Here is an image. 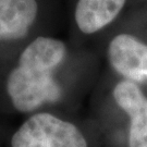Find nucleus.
Listing matches in <instances>:
<instances>
[{
    "mask_svg": "<svg viewBox=\"0 0 147 147\" xmlns=\"http://www.w3.org/2000/svg\"><path fill=\"white\" fill-rule=\"evenodd\" d=\"M65 55L64 42L51 37H37L27 45L7 81V92L16 110L31 112L60 99L61 89L53 72Z\"/></svg>",
    "mask_w": 147,
    "mask_h": 147,
    "instance_id": "obj_1",
    "label": "nucleus"
},
{
    "mask_svg": "<svg viewBox=\"0 0 147 147\" xmlns=\"http://www.w3.org/2000/svg\"><path fill=\"white\" fill-rule=\"evenodd\" d=\"M12 147H87L84 135L73 123L50 113L30 117L11 140Z\"/></svg>",
    "mask_w": 147,
    "mask_h": 147,
    "instance_id": "obj_2",
    "label": "nucleus"
},
{
    "mask_svg": "<svg viewBox=\"0 0 147 147\" xmlns=\"http://www.w3.org/2000/svg\"><path fill=\"white\" fill-rule=\"evenodd\" d=\"M147 28L121 32L111 38L107 56L111 68L123 80L147 84Z\"/></svg>",
    "mask_w": 147,
    "mask_h": 147,
    "instance_id": "obj_3",
    "label": "nucleus"
},
{
    "mask_svg": "<svg viewBox=\"0 0 147 147\" xmlns=\"http://www.w3.org/2000/svg\"><path fill=\"white\" fill-rule=\"evenodd\" d=\"M112 97L130 119L126 147H147V94L142 86L120 80L112 89Z\"/></svg>",
    "mask_w": 147,
    "mask_h": 147,
    "instance_id": "obj_4",
    "label": "nucleus"
},
{
    "mask_svg": "<svg viewBox=\"0 0 147 147\" xmlns=\"http://www.w3.org/2000/svg\"><path fill=\"white\" fill-rule=\"evenodd\" d=\"M36 0H0V39H19L36 20Z\"/></svg>",
    "mask_w": 147,
    "mask_h": 147,
    "instance_id": "obj_5",
    "label": "nucleus"
},
{
    "mask_svg": "<svg viewBox=\"0 0 147 147\" xmlns=\"http://www.w3.org/2000/svg\"><path fill=\"white\" fill-rule=\"evenodd\" d=\"M127 0H79L75 8L76 25L84 34H94L120 16Z\"/></svg>",
    "mask_w": 147,
    "mask_h": 147,
    "instance_id": "obj_6",
    "label": "nucleus"
}]
</instances>
